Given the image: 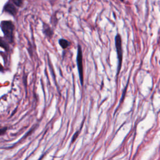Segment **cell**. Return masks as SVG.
Returning a JSON list of instances; mask_svg holds the SVG:
<instances>
[{"mask_svg": "<svg viewBox=\"0 0 160 160\" xmlns=\"http://www.w3.org/2000/svg\"><path fill=\"white\" fill-rule=\"evenodd\" d=\"M4 11L13 16H15L16 14V11H17L16 9L13 6V5H12L11 3H8L4 7Z\"/></svg>", "mask_w": 160, "mask_h": 160, "instance_id": "cell-4", "label": "cell"}, {"mask_svg": "<svg viewBox=\"0 0 160 160\" xmlns=\"http://www.w3.org/2000/svg\"><path fill=\"white\" fill-rule=\"evenodd\" d=\"M114 42H115V47H116V50L117 56H118V60L117 73H116V78L118 79L120 71H121V69H122L123 56V47H122V39L121 35H120L119 33H118L115 36Z\"/></svg>", "mask_w": 160, "mask_h": 160, "instance_id": "cell-1", "label": "cell"}, {"mask_svg": "<svg viewBox=\"0 0 160 160\" xmlns=\"http://www.w3.org/2000/svg\"><path fill=\"white\" fill-rule=\"evenodd\" d=\"M125 0H120V2H125Z\"/></svg>", "mask_w": 160, "mask_h": 160, "instance_id": "cell-12", "label": "cell"}, {"mask_svg": "<svg viewBox=\"0 0 160 160\" xmlns=\"http://www.w3.org/2000/svg\"><path fill=\"white\" fill-rule=\"evenodd\" d=\"M0 71H3V68L1 64H0Z\"/></svg>", "mask_w": 160, "mask_h": 160, "instance_id": "cell-10", "label": "cell"}, {"mask_svg": "<svg viewBox=\"0 0 160 160\" xmlns=\"http://www.w3.org/2000/svg\"><path fill=\"white\" fill-rule=\"evenodd\" d=\"M12 2L16 7H20L23 5V0H12Z\"/></svg>", "mask_w": 160, "mask_h": 160, "instance_id": "cell-8", "label": "cell"}, {"mask_svg": "<svg viewBox=\"0 0 160 160\" xmlns=\"http://www.w3.org/2000/svg\"><path fill=\"white\" fill-rule=\"evenodd\" d=\"M43 33H45V36L49 38H51L53 34V31L50 28V26L46 24H43Z\"/></svg>", "mask_w": 160, "mask_h": 160, "instance_id": "cell-5", "label": "cell"}, {"mask_svg": "<svg viewBox=\"0 0 160 160\" xmlns=\"http://www.w3.org/2000/svg\"><path fill=\"white\" fill-rule=\"evenodd\" d=\"M8 128L7 127H3V128H0V136L4 135L7 131Z\"/></svg>", "mask_w": 160, "mask_h": 160, "instance_id": "cell-9", "label": "cell"}, {"mask_svg": "<svg viewBox=\"0 0 160 160\" xmlns=\"http://www.w3.org/2000/svg\"><path fill=\"white\" fill-rule=\"evenodd\" d=\"M44 156H45V154H43V155H42L41 157H40V158H39L38 160H42V159H43V158L44 157Z\"/></svg>", "mask_w": 160, "mask_h": 160, "instance_id": "cell-11", "label": "cell"}, {"mask_svg": "<svg viewBox=\"0 0 160 160\" xmlns=\"http://www.w3.org/2000/svg\"><path fill=\"white\" fill-rule=\"evenodd\" d=\"M0 47L3 48V49H5L6 51H8V50H9L8 44L6 43V42L2 37H0Z\"/></svg>", "mask_w": 160, "mask_h": 160, "instance_id": "cell-7", "label": "cell"}, {"mask_svg": "<svg viewBox=\"0 0 160 160\" xmlns=\"http://www.w3.org/2000/svg\"><path fill=\"white\" fill-rule=\"evenodd\" d=\"M83 50L80 45H78L77 56H76V63L78 66V70L79 73V78L80 80L81 85L83 87L84 85V73H83Z\"/></svg>", "mask_w": 160, "mask_h": 160, "instance_id": "cell-3", "label": "cell"}, {"mask_svg": "<svg viewBox=\"0 0 160 160\" xmlns=\"http://www.w3.org/2000/svg\"><path fill=\"white\" fill-rule=\"evenodd\" d=\"M59 44L63 50L68 48L70 46V43L68 41V40L63 38L59 40Z\"/></svg>", "mask_w": 160, "mask_h": 160, "instance_id": "cell-6", "label": "cell"}, {"mask_svg": "<svg viewBox=\"0 0 160 160\" xmlns=\"http://www.w3.org/2000/svg\"><path fill=\"white\" fill-rule=\"evenodd\" d=\"M0 26L8 42L12 43L14 41L13 33L15 29V26L13 23L10 21H3L1 23Z\"/></svg>", "mask_w": 160, "mask_h": 160, "instance_id": "cell-2", "label": "cell"}]
</instances>
